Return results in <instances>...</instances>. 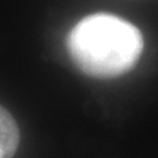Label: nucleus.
<instances>
[{
    "label": "nucleus",
    "instance_id": "nucleus-1",
    "mask_svg": "<svg viewBox=\"0 0 158 158\" xmlns=\"http://www.w3.org/2000/svg\"><path fill=\"white\" fill-rule=\"evenodd\" d=\"M66 47L82 73L108 79L135 68L143 51V38L126 19L111 13H92L70 29Z\"/></svg>",
    "mask_w": 158,
    "mask_h": 158
},
{
    "label": "nucleus",
    "instance_id": "nucleus-2",
    "mask_svg": "<svg viewBox=\"0 0 158 158\" xmlns=\"http://www.w3.org/2000/svg\"><path fill=\"white\" fill-rule=\"evenodd\" d=\"M19 139L21 133L13 116L0 106V158H13Z\"/></svg>",
    "mask_w": 158,
    "mask_h": 158
}]
</instances>
